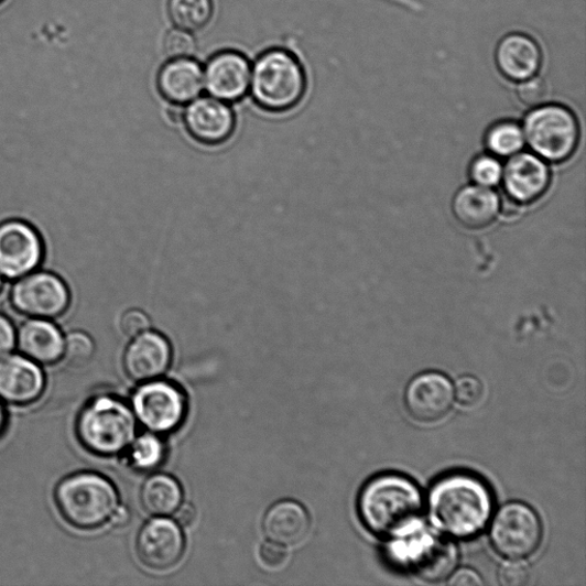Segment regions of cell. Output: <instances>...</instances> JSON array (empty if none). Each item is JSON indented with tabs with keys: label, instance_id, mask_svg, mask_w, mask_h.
Wrapping results in <instances>:
<instances>
[{
	"label": "cell",
	"instance_id": "obj_39",
	"mask_svg": "<svg viewBox=\"0 0 586 586\" xmlns=\"http://www.w3.org/2000/svg\"><path fill=\"white\" fill-rule=\"evenodd\" d=\"M130 519H131L130 511L126 507L119 506V508H117L116 511L113 512L110 519V522L115 527H120L121 529V527H124L130 522Z\"/></svg>",
	"mask_w": 586,
	"mask_h": 586
},
{
	"label": "cell",
	"instance_id": "obj_6",
	"mask_svg": "<svg viewBox=\"0 0 586 586\" xmlns=\"http://www.w3.org/2000/svg\"><path fill=\"white\" fill-rule=\"evenodd\" d=\"M522 132L534 154L550 163L569 160L579 141L576 116L562 105L535 107L525 116Z\"/></svg>",
	"mask_w": 586,
	"mask_h": 586
},
{
	"label": "cell",
	"instance_id": "obj_4",
	"mask_svg": "<svg viewBox=\"0 0 586 586\" xmlns=\"http://www.w3.org/2000/svg\"><path fill=\"white\" fill-rule=\"evenodd\" d=\"M135 417L121 400L98 397L87 403L76 423L80 445L100 457L120 455L133 443Z\"/></svg>",
	"mask_w": 586,
	"mask_h": 586
},
{
	"label": "cell",
	"instance_id": "obj_17",
	"mask_svg": "<svg viewBox=\"0 0 586 586\" xmlns=\"http://www.w3.org/2000/svg\"><path fill=\"white\" fill-rule=\"evenodd\" d=\"M188 132L205 144H219L236 129V115L225 102L214 97L196 98L183 117Z\"/></svg>",
	"mask_w": 586,
	"mask_h": 586
},
{
	"label": "cell",
	"instance_id": "obj_34",
	"mask_svg": "<svg viewBox=\"0 0 586 586\" xmlns=\"http://www.w3.org/2000/svg\"><path fill=\"white\" fill-rule=\"evenodd\" d=\"M151 318L139 310L128 311L121 318V329L129 337H137L151 328Z\"/></svg>",
	"mask_w": 586,
	"mask_h": 586
},
{
	"label": "cell",
	"instance_id": "obj_42",
	"mask_svg": "<svg viewBox=\"0 0 586 586\" xmlns=\"http://www.w3.org/2000/svg\"><path fill=\"white\" fill-rule=\"evenodd\" d=\"M8 417L2 403H0V435H2L7 428Z\"/></svg>",
	"mask_w": 586,
	"mask_h": 586
},
{
	"label": "cell",
	"instance_id": "obj_35",
	"mask_svg": "<svg viewBox=\"0 0 586 586\" xmlns=\"http://www.w3.org/2000/svg\"><path fill=\"white\" fill-rule=\"evenodd\" d=\"M500 582L506 586H523L530 583L531 573L520 563H510L500 571Z\"/></svg>",
	"mask_w": 586,
	"mask_h": 586
},
{
	"label": "cell",
	"instance_id": "obj_27",
	"mask_svg": "<svg viewBox=\"0 0 586 586\" xmlns=\"http://www.w3.org/2000/svg\"><path fill=\"white\" fill-rule=\"evenodd\" d=\"M133 442L130 458L137 470L152 471L163 463L165 447L156 435L144 434Z\"/></svg>",
	"mask_w": 586,
	"mask_h": 586
},
{
	"label": "cell",
	"instance_id": "obj_26",
	"mask_svg": "<svg viewBox=\"0 0 586 586\" xmlns=\"http://www.w3.org/2000/svg\"><path fill=\"white\" fill-rule=\"evenodd\" d=\"M523 144L522 128L511 121L493 124L486 134L487 149L496 158H511L521 152Z\"/></svg>",
	"mask_w": 586,
	"mask_h": 586
},
{
	"label": "cell",
	"instance_id": "obj_23",
	"mask_svg": "<svg viewBox=\"0 0 586 586\" xmlns=\"http://www.w3.org/2000/svg\"><path fill=\"white\" fill-rule=\"evenodd\" d=\"M501 211V199L491 189L482 186H466L453 199L456 219L468 229L490 226Z\"/></svg>",
	"mask_w": 586,
	"mask_h": 586
},
{
	"label": "cell",
	"instance_id": "obj_24",
	"mask_svg": "<svg viewBox=\"0 0 586 586\" xmlns=\"http://www.w3.org/2000/svg\"><path fill=\"white\" fill-rule=\"evenodd\" d=\"M142 508L155 517L173 514L183 504L181 484L167 475H155L146 479L140 492Z\"/></svg>",
	"mask_w": 586,
	"mask_h": 586
},
{
	"label": "cell",
	"instance_id": "obj_22",
	"mask_svg": "<svg viewBox=\"0 0 586 586\" xmlns=\"http://www.w3.org/2000/svg\"><path fill=\"white\" fill-rule=\"evenodd\" d=\"M158 86L161 95L173 105L189 104L203 91V69L191 57L172 58L161 69Z\"/></svg>",
	"mask_w": 586,
	"mask_h": 586
},
{
	"label": "cell",
	"instance_id": "obj_32",
	"mask_svg": "<svg viewBox=\"0 0 586 586\" xmlns=\"http://www.w3.org/2000/svg\"><path fill=\"white\" fill-rule=\"evenodd\" d=\"M484 392V386L479 379L473 376H465L458 379L454 393L463 406L473 408L481 402Z\"/></svg>",
	"mask_w": 586,
	"mask_h": 586
},
{
	"label": "cell",
	"instance_id": "obj_12",
	"mask_svg": "<svg viewBox=\"0 0 586 586\" xmlns=\"http://www.w3.org/2000/svg\"><path fill=\"white\" fill-rule=\"evenodd\" d=\"M186 541L181 525L159 517L143 524L137 539L140 562L150 569L164 572L177 566L185 554Z\"/></svg>",
	"mask_w": 586,
	"mask_h": 586
},
{
	"label": "cell",
	"instance_id": "obj_11",
	"mask_svg": "<svg viewBox=\"0 0 586 586\" xmlns=\"http://www.w3.org/2000/svg\"><path fill=\"white\" fill-rule=\"evenodd\" d=\"M44 258V243L39 231L22 220L0 225V274L19 280L35 272Z\"/></svg>",
	"mask_w": 586,
	"mask_h": 586
},
{
	"label": "cell",
	"instance_id": "obj_16",
	"mask_svg": "<svg viewBox=\"0 0 586 586\" xmlns=\"http://www.w3.org/2000/svg\"><path fill=\"white\" fill-rule=\"evenodd\" d=\"M172 362V347L166 337L149 332L134 337L128 346L123 365L137 383L152 382L166 372Z\"/></svg>",
	"mask_w": 586,
	"mask_h": 586
},
{
	"label": "cell",
	"instance_id": "obj_19",
	"mask_svg": "<svg viewBox=\"0 0 586 586\" xmlns=\"http://www.w3.org/2000/svg\"><path fill=\"white\" fill-rule=\"evenodd\" d=\"M543 54L540 45L529 35L509 34L498 43L495 62L498 70L512 82H523L538 75Z\"/></svg>",
	"mask_w": 586,
	"mask_h": 586
},
{
	"label": "cell",
	"instance_id": "obj_28",
	"mask_svg": "<svg viewBox=\"0 0 586 586\" xmlns=\"http://www.w3.org/2000/svg\"><path fill=\"white\" fill-rule=\"evenodd\" d=\"M95 355L96 344L89 335L83 332H74L65 338L63 359L70 367H85L93 361Z\"/></svg>",
	"mask_w": 586,
	"mask_h": 586
},
{
	"label": "cell",
	"instance_id": "obj_31",
	"mask_svg": "<svg viewBox=\"0 0 586 586\" xmlns=\"http://www.w3.org/2000/svg\"><path fill=\"white\" fill-rule=\"evenodd\" d=\"M517 96L522 105L535 108L544 105L549 97V87L544 79L536 76L520 82L517 87Z\"/></svg>",
	"mask_w": 586,
	"mask_h": 586
},
{
	"label": "cell",
	"instance_id": "obj_30",
	"mask_svg": "<svg viewBox=\"0 0 586 586\" xmlns=\"http://www.w3.org/2000/svg\"><path fill=\"white\" fill-rule=\"evenodd\" d=\"M163 47L170 58L192 57L196 51V42L184 29H172L164 37Z\"/></svg>",
	"mask_w": 586,
	"mask_h": 586
},
{
	"label": "cell",
	"instance_id": "obj_36",
	"mask_svg": "<svg viewBox=\"0 0 586 586\" xmlns=\"http://www.w3.org/2000/svg\"><path fill=\"white\" fill-rule=\"evenodd\" d=\"M17 345V330L12 322L0 314V359L9 356Z\"/></svg>",
	"mask_w": 586,
	"mask_h": 586
},
{
	"label": "cell",
	"instance_id": "obj_43",
	"mask_svg": "<svg viewBox=\"0 0 586 586\" xmlns=\"http://www.w3.org/2000/svg\"><path fill=\"white\" fill-rule=\"evenodd\" d=\"M3 285H4V278L2 276V274H0V291H2Z\"/></svg>",
	"mask_w": 586,
	"mask_h": 586
},
{
	"label": "cell",
	"instance_id": "obj_38",
	"mask_svg": "<svg viewBox=\"0 0 586 586\" xmlns=\"http://www.w3.org/2000/svg\"><path fill=\"white\" fill-rule=\"evenodd\" d=\"M174 514L175 522L183 527H191L197 518V511L192 504H182Z\"/></svg>",
	"mask_w": 586,
	"mask_h": 586
},
{
	"label": "cell",
	"instance_id": "obj_1",
	"mask_svg": "<svg viewBox=\"0 0 586 586\" xmlns=\"http://www.w3.org/2000/svg\"><path fill=\"white\" fill-rule=\"evenodd\" d=\"M359 514L367 529L388 540H401L417 531L423 497L406 477L387 474L371 479L361 490Z\"/></svg>",
	"mask_w": 586,
	"mask_h": 586
},
{
	"label": "cell",
	"instance_id": "obj_25",
	"mask_svg": "<svg viewBox=\"0 0 586 586\" xmlns=\"http://www.w3.org/2000/svg\"><path fill=\"white\" fill-rule=\"evenodd\" d=\"M172 22L187 32H198L207 26L214 15L213 0H169Z\"/></svg>",
	"mask_w": 586,
	"mask_h": 586
},
{
	"label": "cell",
	"instance_id": "obj_13",
	"mask_svg": "<svg viewBox=\"0 0 586 586\" xmlns=\"http://www.w3.org/2000/svg\"><path fill=\"white\" fill-rule=\"evenodd\" d=\"M454 388L443 373L424 372L410 382L404 402L410 416L420 423L434 424L451 413Z\"/></svg>",
	"mask_w": 586,
	"mask_h": 586
},
{
	"label": "cell",
	"instance_id": "obj_10",
	"mask_svg": "<svg viewBox=\"0 0 586 586\" xmlns=\"http://www.w3.org/2000/svg\"><path fill=\"white\" fill-rule=\"evenodd\" d=\"M134 415L154 433L177 430L187 414V399L177 386L164 380L144 384L133 397Z\"/></svg>",
	"mask_w": 586,
	"mask_h": 586
},
{
	"label": "cell",
	"instance_id": "obj_5",
	"mask_svg": "<svg viewBox=\"0 0 586 586\" xmlns=\"http://www.w3.org/2000/svg\"><path fill=\"white\" fill-rule=\"evenodd\" d=\"M307 79L296 56L283 48L262 53L251 69V94L265 110L282 112L296 107L306 93Z\"/></svg>",
	"mask_w": 586,
	"mask_h": 586
},
{
	"label": "cell",
	"instance_id": "obj_18",
	"mask_svg": "<svg viewBox=\"0 0 586 586\" xmlns=\"http://www.w3.org/2000/svg\"><path fill=\"white\" fill-rule=\"evenodd\" d=\"M44 390L45 376L39 363L24 356L0 359V401L28 405L36 402Z\"/></svg>",
	"mask_w": 586,
	"mask_h": 586
},
{
	"label": "cell",
	"instance_id": "obj_29",
	"mask_svg": "<svg viewBox=\"0 0 586 586\" xmlns=\"http://www.w3.org/2000/svg\"><path fill=\"white\" fill-rule=\"evenodd\" d=\"M503 166L493 155L478 156L471 164L470 178L482 187L491 188L502 182Z\"/></svg>",
	"mask_w": 586,
	"mask_h": 586
},
{
	"label": "cell",
	"instance_id": "obj_7",
	"mask_svg": "<svg viewBox=\"0 0 586 586\" xmlns=\"http://www.w3.org/2000/svg\"><path fill=\"white\" fill-rule=\"evenodd\" d=\"M397 564L417 578L435 583L449 577L457 565L453 543L432 534L416 532L392 547Z\"/></svg>",
	"mask_w": 586,
	"mask_h": 586
},
{
	"label": "cell",
	"instance_id": "obj_3",
	"mask_svg": "<svg viewBox=\"0 0 586 586\" xmlns=\"http://www.w3.org/2000/svg\"><path fill=\"white\" fill-rule=\"evenodd\" d=\"M58 512L80 531L100 529L120 506L119 492L105 477L82 473L64 479L55 489Z\"/></svg>",
	"mask_w": 586,
	"mask_h": 586
},
{
	"label": "cell",
	"instance_id": "obj_8",
	"mask_svg": "<svg viewBox=\"0 0 586 586\" xmlns=\"http://www.w3.org/2000/svg\"><path fill=\"white\" fill-rule=\"evenodd\" d=\"M542 535L539 516L519 502L509 503L498 511L490 530L495 550L510 561L529 558L541 545Z\"/></svg>",
	"mask_w": 586,
	"mask_h": 586
},
{
	"label": "cell",
	"instance_id": "obj_2",
	"mask_svg": "<svg viewBox=\"0 0 586 586\" xmlns=\"http://www.w3.org/2000/svg\"><path fill=\"white\" fill-rule=\"evenodd\" d=\"M428 508L431 519L440 531L465 540L485 529L492 511V496L479 478L454 474L433 485Z\"/></svg>",
	"mask_w": 586,
	"mask_h": 586
},
{
	"label": "cell",
	"instance_id": "obj_21",
	"mask_svg": "<svg viewBox=\"0 0 586 586\" xmlns=\"http://www.w3.org/2000/svg\"><path fill=\"white\" fill-rule=\"evenodd\" d=\"M311 518L299 502L284 500L273 504L262 521L263 533L283 546L302 543L311 531Z\"/></svg>",
	"mask_w": 586,
	"mask_h": 586
},
{
	"label": "cell",
	"instance_id": "obj_20",
	"mask_svg": "<svg viewBox=\"0 0 586 586\" xmlns=\"http://www.w3.org/2000/svg\"><path fill=\"white\" fill-rule=\"evenodd\" d=\"M17 345L25 358L48 366L63 359L65 337L50 319L32 318L17 333Z\"/></svg>",
	"mask_w": 586,
	"mask_h": 586
},
{
	"label": "cell",
	"instance_id": "obj_33",
	"mask_svg": "<svg viewBox=\"0 0 586 586\" xmlns=\"http://www.w3.org/2000/svg\"><path fill=\"white\" fill-rule=\"evenodd\" d=\"M259 558L263 566L280 569L286 564L289 554L283 545L271 541L260 546Z\"/></svg>",
	"mask_w": 586,
	"mask_h": 586
},
{
	"label": "cell",
	"instance_id": "obj_15",
	"mask_svg": "<svg viewBox=\"0 0 586 586\" xmlns=\"http://www.w3.org/2000/svg\"><path fill=\"white\" fill-rule=\"evenodd\" d=\"M507 197L523 205L539 200L549 189L551 174L545 162L535 154L518 153L503 167Z\"/></svg>",
	"mask_w": 586,
	"mask_h": 586
},
{
	"label": "cell",
	"instance_id": "obj_40",
	"mask_svg": "<svg viewBox=\"0 0 586 586\" xmlns=\"http://www.w3.org/2000/svg\"><path fill=\"white\" fill-rule=\"evenodd\" d=\"M7 0H0V23H2L3 28L6 29V32L8 34V36L10 37L11 42L13 43L14 47H17V51H19L20 55L22 56L23 61L28 64V62L25 61V57L23 56L22 52L20 51L19 46L17 45V43L14 42L12 35L10 34L9 32V29L3 20V17H2V8L3 6L6 4ZM29 65V64H28Z\"/></svg>",
	"mask_w": 586,
	"mask_h": 586
},
{
	"label": "cell",
	"instance_id": "obj_9",
	"mask_svg": "<svg viewBox=\"0 0 586 586\" xmlns=\"http://www.w3.org/2000/svg\"><path fill=\"white\" fill-rule=\"evenodd\" d=\"M11 303L24 316L53 319L68 310L70 292L62 278L48 272H33L15 283Z\"/></svg>",
	"mask_w": 586,
	"mask_h": 586
},
{
	"label": "cell",
	"instance_id": "obj_37",
	"mask_svg": "<svg viewBox=\"0 0 586 586\" xmlns=\"http://www.w3.org/2000/svg\"><path fill=\"white\" fill-rule=\"evenodd\" d=\"M449 584L454 586H479L484 584V580L475 571L465 568L456 572L449 579Z\"/></svg>",
	"mask_w": 586,
	"mask_h": 586
},
{
	"label": "cell",
	"instance_id": "obj_14",
	"mask_svg": "<svg viewBox=\"0 0 586 586\" xmlns=\"http://www.w3.org/2000/svg\"><path fill=\"white\" fill-rule=\"evenodd\" d=\"M203 77L211 97L225 102L238 101L250 89L251 65L242 53L224 51L210 58Z\"/></svg>",
	"mask_w": 586,
	"mask_h": 586
},
{
	"label": "cell",
	"instance_id": "obj_41",
	"mask_svg": "<svg viewBox=\"0 0 586 586\" xmlns=\"http://www.w3.org/2000/svg\"><path fill=\"white\" fill-rule=\"evenodd\" d=\"M169 117L172 121H180L184 117V111L181 109V105H174L169 110Z\"/></svg>",
	"mask_w": 586,
	"mask_h": 586
}]
</instances>
